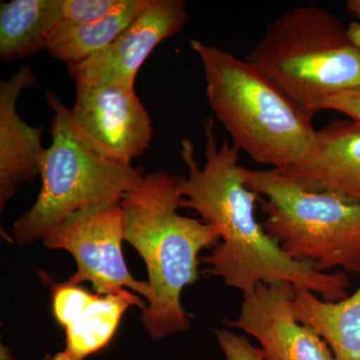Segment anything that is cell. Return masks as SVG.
I'll use <instances>...</instances> for the list:
<instances>
[{
    "label": "cell",
    "instance_id": "6da1fadb",
    "mask_svg": "<svg viewBox=\"0 0 360 360\" xmlns=\"http://www.w3.org/2000/svg\"><path fill=\"white\" fill-rule=\"evenodd\" d=\"M203 167L195 160L193 141L182 139L179 155L188 175H180V208L195 210L219 233V245L201 258L206 276L219 277L243 295L258 284L291 286L311 291L326 302L347 297L345 272L324 274L314 265L288 257L255 217L258 195L243 180L240 153L231 142L219 144L212 118L203 122Z\"/></svg>",
    "mask_w": 360,
    "mask_h": 360
},
{
    "label": "cell",
    "instance_id": "7a4b0ae2",
    "mask_svg": "<svg viewBox=\"0 0 360 360\" xmlns=\"http://www.w3.org/2000/svg\"><path fill=\"white\" fill-rule=\"evenodd\" d=\"M181 200L179 176L155 170L144 174L139 186L120 201L124 240L148 267L153 298L141 317L155 341L191 326L182 292L198 281L201 251L220 243L219 233L202 220L177 213Z\"/></svg>",
    "mask_w": 360,
    "mask_h": 360
},
{
    "label": "cell",
    "instance_id": "3957f363",
    "mask_svg": "<svg viewBox=\"0 0 360 360\" xmlns=\"http://www.w3.org/2000/svg\"><path fill=\"white\" fill-rule=\"evenodd\" d=\"M205 96L231 143L251 160L274 169L295 165L316 141L315 113L293 101L250 61L198 39Z\"/></svg>",
    "mask_w": 360,
    "mask_h": 360
},
{
    "label": "cell",
    "instance_id": "277c9868",
    "mask_svg": "<svg viewBox=\"0 0 360 360\" xmlns=\"http://www.w3.org/2000/svg\"><path fill=\"white\" fill-rule=\"evenodd\" d=\"M44 96L53 112L51 143L40 168L39 196L13 226V238L22 246L44 240L73 213L122 201L144 176L142 167H132L90 139L53 92L46 90Z\"/></svg>",
    "mask_w": 360,
    "mask_h": 360
},
{
    "label": "cell",
    "instance_id": "5b68a950",
    "mask_svg": "<svg viewBox=\"0 0 360 360\" xmlns=\"http://www.w3.org/2000/svg\"><path fill=\"white\" fill-rule=\"evenodd\" d=\"M246 60L314 113L329 97L360 89V49L335 14L311 4L272 21Z\"/></svg>",
    "mask_w": 360,
    "mask_h": 360
},
{
    "label": "cell",
    "instance_id": "8992f818",
    "mask_svg": "<svg viewBox=\"0 0 360 360\" xmlns=\"http://www.w3.org/2000/svg\"><path fill=\"white\" fill-rule=\"evenodd\" d=\"M241 172L258 195L265 231L288 257L324 274L360 276V202L312 191L274 168Z\"/></svg>",
    "mask_w": 360,
    "mask_h": 360
},
{
    "label": "cell",
    "instance_id": "52a82bcc",
    "mask_svg": "<svg viewBox=\"0 0 360 360\" xmlns=\"http://www.w3.org/2000/svg\"><path fill=\"white\" fill-rule=\"evenodd\" d=\"M124 240L120 201L84 208L70 215L44 239L51 250L68 251L77 271L68 283L79 285L91 283L97 295L131 296L135 291L149 302L150 284L130 274L122 253Z\"/></svg>",
    "mask_w": 360,
    "mask_h": 360
},
{
    "label": "cell",
    "instance_id": "ba28073f",
    "mask_svg": "<svg viewBox=\"0 0 360 360\" xmlns=\"http://www.w3.org/2000/svg\"><path fill=\"white\" fill-rule=\"evenodd\" d=\"M189 21L184 0H150L149 6L104 51L68 65L75 86L113 84L134 89L135 78L153 51Z\"/></svg>",
    "mask_w": 360,
    "mask_h": 360
},
{
    "label": "cell",
    "instance_id": "9c48e42d",
    "mask_svg": "<svg viewBox=\"0 0 360 360\" xmlns=\"http://www.w3.org/2000/svg\"><path fill=\"white\" fill-rule=\"evenodd\" d=\"M293 290L258 284L243 295L238 316L224 323L252 336L265 360H335L323 338L296 319Z\"/></svg>",
    "mask_w": 360,
    "mask_h": 360
},
{
    "label": "cell",
    "instance_id": "30bf717a",
    "mask_svg": "<svg viewBox=\"0 0 360 360\" xmlns=\"http://www.w3.org/2000/svg\"><path fill=\"white\" fill-rule=\"evenodd\" d=\"M71 112L90 139L127 162L141 158L150 146V116L134 89L113 84L77 86Z\"/></svg>",
    "mask_w": 360,
    "mask_h": 360
},
{
    "label": "cell",
    "instance_id": "8fae6325",
    "mask_svg": "<svg viewBox=\"0 0 360 360\" xmlns=\"http://www.w3.org/2000/svg\"><path fill=\"white\" fill-rule=\"evenodd\" d=\"M278 172L312 191L360 202V123L329 122L317 130L314 146L304 158Z\"/></svg>",
    "mask_w": 360,
    "mask_h": 360
},
{
    "label": "cell",
    "instance_id": "7c38bea8",
    "mask_svg": "<svg viewBox=\"0 0 360 360\" xmlns=\"http://www.w3.org/2000/svg\"><path fill=\"white\" fill-rule=\"evenodd\" d=\"M37 85L32 68L22 66L0 82V210H4L18 189L40 174L45 148L44 130L23 122L16 108L18 97Z\"/></svg>",
    "mask_w": 360,
    "mask_h": 360
},
{
    "label": "cell",
    "instance_id": "4fadbf2b",
    "mask_svg": "<svg viewBox=\"0 0 360 360\" xmlns=\"http://www.w3.org/2000/svg\"><path fill=\"white\" fill-rule=\"evenodd\" d=\"M292 310L328 343L335 360H360V288L340 302L295 288Z\"/></svg>",
    "mask_w": 360,
    "mask_h": 360
},
{
    "label": "cell",
    "instance_id": "5bb4252c",
    "mask_svg": "<svg viewBox=\"0 0 360 360\" xmlns=\"http://www.w3.org/2000/svg\"><path fill=\"white\" fill-rule=\"evenodd\" d=\"M63 20L61 0H13L0 6V58H27L47 49Z\"/></svg>",
    "mask_w": 360,
    "mask_h": 360
},
{
    "label": "cell",
    "instance_id": "9a60e30c",
    "mask_svg": "<svg viewBox=\"0 0 360 360\" xmlns=\"http://www.w3.org/2000/svg\"><path fill=\"white\" fill-rule=\"evenodd\" d=\"M150 4V0H130L122 11L87 25L59 22L49 39L46 51L66 65L80 63L108 46Z\"/></svg>",
    "mask_w": 360,
    "mask_h": 360
},
{
    "label": "cell",
    "instance_id": "2e32d148",
    "mask_svg": "<svg viewBox=\"0 0 360 360\" xmlns=\"http://www.w3.org/2000/svg\"><path fill=\"white\" fill-rule=\"evenodd\" d=\"M132 305L144 311L148 302L139 295H101L84 314L65 328V347L54 360H84L108 347L123 314Z\"/></svg>",
    "mask_w": 360,
    "mask_h": 360
},
{
    "label": "cell",
    "instance_id": "e0dca14e",
    "mask_svg": "<svg viewBox=\"0 0 360 360\" xmlns=\"http://www.w3.org/2000/svg\"><path fill=\"white\" fill-rule=\"evenodd\" d=\"M97 296V293L92 295L79 285L68 281L56 284L52 293V312L58 323L68 328L89 309Z\"/></svg>",
    "mask_w": 360,
    "mask_h": 360
},
{
    "label": "cell",
    "instance_id": "ac0fdd59",
    "mask_svg": "<svg viewBox=\"0 0 360 360\" xmlns=\"http://www.w3.org/2000/svg\"><path fill=\"white\" fill-rule=\"evenodd\" d=\"M129 4L130 0H61V22L72 25L96 22Z\"/></svg>",
    "mask_w": 360,
    "mask_h": 360
},
{
    "label": "cell",
    "instance_id": "d6986e66",
    "mask_svg": "<svg viewBox=\"0 0 360 360\" xmlns=\"http://www.w3.org/2000/svg\"><path fill=\"white\" fill-rule=\"evenodd\" d=\"M214 335L225 360H265L260 348L245 335L226 328L215 329Z\"/></svg>",
    "mask_w": 360,
    "mask_h": 360
},
{
    "label": "cell",
    "instance_id": "ffe728a7",
    "mask_svg": "<svg viewBox=\"0 0 360 360\" xmlns=\"http://www.w3.org/2000/svg\"><path fill=\"white\" fill-rule=\"evenodd\" d=\"M321 110H333L360 123V89L347 90L329 97L321 104Z\"/></svg>",
    "mask_w": 360,
    "mask_h": 360
},
{
    "label": "cell",
    "instance_id": "44dd1931",
    "mask_svg": "<svg viewBox=\"0 0 360 360\" xmlns=\"http://www.w3.org/2000/svg\"><path fill=\"white\" fill-rule=\"evenodd\" d=\"M347 33L352 44L360 49V23L354 22L348 26Z\"/></svg>",
    "mask_w": 360,
    "mask_h": 360
},
{
    "label": "cell",
    "instance_id": "7402d4cb",
    "mask_svg": "<svg viewBox=\"0 0 360 360\" xmlns=\"http://www.w3.org/2000/svg\"><path fill=\"white\" fill-rule=\"evenodd\" d=\"M348 11L360 20V0H349L347 2Z\"/></svg>",
    "mask_w": 360,
    "mask_h": 360
},
{
    "label": "cell",
    "instance_id": "603a6c76",
    "mask_svg": "<svg viewBox=\"0 0 360 360\" xmlns=\"http://www.w3.org/2000/svg\"><path fill=\"white\" fill-rule=\"evenodd\" d=\"M0 360H18L14 357L13 352L4 343L0 345Z\"/></svg>",
    "mask_w": 360,
    "mask_h": 360
},
{
    "label": "cell",
    "instance_id": "cb8c5ba5",
    "mask_svg": "<svg viewBox=\"0 0 360 360\" xmlns=\"http://www.w3.org/2000/svg\"><path fill=\"white\" fill-rule=\"evenodd\" d=\"M41 360H54L53 356H51V355L46 354L44 355V357H42Z\"/></svg>",
    "mask_w": 360,
    "mask_h": 360
}]
</instances>
